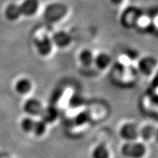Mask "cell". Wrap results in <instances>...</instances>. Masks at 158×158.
<instances>
[{
    "label": "cell",
    "mask_w": 158,
    "mask_h": 158,
    "mask_svg": "<svg viewBox=\"0 0 158 158\" xmlns=\"http://www.w3.org/2000/svg\"><path fill=\"white\" fill-rule=\"evenodd\" d=\"M68 13V8L64 4L54 2L45 7L43 16L49 23H56L64 19Z\"/></svg>",
    "instance_id": "cell-1"
},
{
    "label": "cell",
    "mask_w": 158,
    "mask_h": 158,
    "mask_svg": "<svg viewBox=\"0 0 158 158\" xmlns=\"http://www.w3.org/2000/svg\"><path fill=\"white\" fill-rule=\"evenodd\" d=\"M146 153L144 145L138 142L129 141L122 147V154L127 158H141Z\"/></svg>",
    "instance_id": "cell-2"
},
{
    "label": "cell",
    "mask_w": 158,
    "mask_h": 158,
    "mask_svg": "<svg viewBox=\"0 0 158 158\" xmlns=\"http://www.w3.org/2000/svg\"><path fill=\"white\" fill-rule=\"evenodd\" d=\"M141 19V11L135 7L125 9L121 16V23L125 28H133Z\"/></svg>",
    "instance_id": "cell-3"
},
{
    "label": "cell",
    "mask_w": 158,
    "mask_h": 158,
    "mask_svg": "<svg viewBox=\"0 0 158 158\" xmlns=\"http://www.w3.org/2000/svg\"><path fill=\"white\" fill-rule=\"evenodd\" d=\"M35 45L38 54L42 56H46L50 54L52 50V40L48 35H43L35 40Z\"/></svg>",
    "instance_id": "cell-4"
},
{
    "label": "cell",
    "mask_w": 158,
    "mask_h": 158,
    "mask_svg": "<svg viewBox=\"0 0 158 158\" xmlns=\"http://www.w3.org/2000/svg\"><path fill=\"white\" fill-rule=\"evenodd\" d=\"M39 6V0H24L19 5L21 14L24 16H31L38 10Z\"/></svg>",
    "instance_id": "cell-5"
},
{
    "label": "cell",
    "mask_w": 158,
    "mask_h": 158,
    "mask_svg": "<svg viewBox=\"0 0 158 158\" xmlns=\"http://www.w3.org/2000/svg\"><path fill=\"white\" fill-rule=\"evenodd\" d=\"M52 42L59 48H66L72 42V37L67 31H58L52 37Z\"/></svg>",
    "instance_id": "cell-6"
},
{
    "label": "cell",
    "mask_w": 158,
    "mask_h": 158,
    "mask_svg": "<svg viewBox=\"0 0 158 158\" xmlns=\"http://www.w3.org/2000/svg\"><path fill=\"white\" fill-rule=\"evenodd\" d=\"M120 135L126 141H133L138 135L137 127L132 123L124 124L120 130Z\"/></svg>",
    "instance_id": "cell-7"
},
{
    "label": "cell",
    "mask_w": 158,
    "mask_h": 158,
    "mask_svg": "<svg viewBox=\"0 0 158 158\" xmlns=\"http://www.w3.org/2000/svg\"><path fill=\"white\" fill-rule=\"evenodd\" d=\"M23 110L27 114L31 116L40 115L43 110V106L40 102L36 99H29L26 101L23 106Z\"/></svg>",
    "instance_id": "cell-8"
},
{
    "label": "cell",
    "mask_w": 158,
    "mask_h": 158,
    "mask_svg": "<svg viewBox=\"0 0 158 158\" xmlns=\"http://www.w3.org/2000/svg\"><path fill=\"white\" fill-rule=\"evenodd\" d=\"M156 66V61L151 57H144L140 60L138 68L143 74H149Z\"/></svg>",
    "instance_id": "cell-9"
},
{
    "label": "cell",
    "mask_w": 158,
    "mask_h": 158,
    "mask_svg": "<svg viewBox=\"0 0 158 158\" xmlns=\"http://www.w3.org/2000/svg\"><path fill=\"white\" fill-rule=\"evenodd\" d=\"M40 115L41 116V118L45 123H51L56 119L58 116V112L56 108L52 106H49L45 108H43L42 111Z\"/></svg>",
    "instance_id": "cell-10"
},
{
    "label": "cell",
    "mask_w": 158,
    "mask_h": 158,
    "mask_svg": "<svg viewBox=\"0 0 158 158\" xmlns=\"http://www.w3.org/2000/svg\"><path fill=\"white\" fill-rule=\"evenodd\" d=\"M19 5L15 4H10L5 9V16L9 21H15L21 16Z\"/></svg>",
    "instance_id": "cell-11"
},
{
    "label": "cell",
    "mask_w": 158,
    "mask_h": 158,
    "mask_svg": "<svg viewBox=\"0 0 158 158\" xmlns=\"http://www.w3.org/2000/svg\"><path fill=\"white\" fill-rule=\"evenodd\" d=\"M94 55L92 52L89 49H84L79 55V60H80L81 64L84 66L88 67L90 66L94 62Z\"/></svg>",
    "instance_id": "cell-12"
},
{
    "label": "cell",
    "mask_w": 158,
    "mask_h": 158,
    "mask_svg": "<svg viewBox=\"0 0 158 158\" xmlns=\"http://www.w3.org/2000/svg\"><path fill=\"white\" fill-rule=\"evenodd\" d=\"M94 62L98 68L105 69L110 64V58L109 55L106 53H101L94 59Z\"/></svg>",
    "instance_id": "cell-13"
},
{
    "label": "cell",
    "mask_w": 158,
    "mask_h": 158,
    "mask_svg": "<svg viewBox=\"0 0 158 158\" xmlns=\"http://www.w3.org/2000/svg\"><path fill=\"white\" fill-rule=\"evenodd\" d=\"M31 88V82L29 81L28 79L22 78L20 79L15 84V90L18 93L21 94H27L30 91Z\"/></svg>",
    "instance_id": "cell-14"
},
{
    "label": "cell",
    "mask_w": 158,
    "mask_h": 158,
    "mask_svg": "<svg viewBox=\"0 0 158 158\" xmlns=\"http://www.w3.org/2000/svg\"><path fill=\"white\" fill-rule=\"evenodd\" d=\"M92 158H109L108 150L104 144H99L92 152Z\"/></svg>",
    "instance_id": "cell-15"
},
{
    "label": "cell",
    "mask_w": 158,
    "mask_h": 158,
    "mask_svg": "<svg viewBox=\"0 0 158 158\" xmlns=\"http://www.w3.org/2000/svg\"><path fill=\"white\" fill-rule=\"evenodd\" d=\"M155 129L151 125H147L143 127L140 131V135L144 140H149L155 135Z\"/></svg>",
    "instance_id": "cell-16"
},
{
    "label": "cell",
    "mask_w": 158,
    "mask_h": 158,
    "mask_svg": "<svg viewBox=\"0 0 158 158\" xmlns=\"http://www.w3.org/2000/svg\"><path fill=\"white\" fill-rule=\"evenodd\" d=\"M45 129H46V123L43 120H40V121L35 122L32 131L36 135L40 136L45 133Z\"/></svg>",
    "instance_id": "cell-17"
},
{
    "label": "cell",
    "mask_w": 158,
    "mask_h": 158,
    "mask_svg": "<svg viewBox=\"0 0 158 158\" xmlns=\"http://www.w3.org/2000/svg\"><path fill=\"white\" fill-rule=\"evenodd\" d=\"M34 124L35 121L32 118L27 117L23 118L22 121H21V126L23 131L26 132V133H29V132L32 131L33 127H34Z\"/></svg>",
    "instance_id": "cell-18"
},
{
    "label": "cell",
    "mask_w": 158,
    "mask_h": 158,
    "mask_svg": "<svg viewBox=\"0 0 158 158\" xmlns=\"http://www.w3.org/2000/svg\"><path fill=\"white\" fill-rule=\"evenodd\" d=\"M87 119V116L84 114H81L80 115H78L76 118V122L77 123L81 124H84V122L86 121Z\"/></svg>",
    "instance_id": "cell-19"
},
{
    "label": "cell",
    "mask_w": 158,
    "mask_h": 158,
    "mask_svg": "<svg viewBox=\"0 0 158 158\" xmlns=\"http://www.w3.org/2000/svg\"><path fill=\"white\" fill-rule=\"evenodd\" d=\"M110 2H111L112 4H114V5H118L123 2L124 0H110Z\"/></svg>",
    "instance_id": "cell-20"
},
{
    "label": "cell",
    "mask_w": 158,
    "mask_h": 158,
    "mask_svg": "<svg viewBox=\"0 0 158 158\" xmlns=\"http://www.w3.org/2000/svg\"><path fill=\"white\" fill-rule=\"evenodd\" d=\"M154 136H155V139L157 140V141H158V129L157 130H155V135H154Z\"/></svg>",
    "instance_id": "cell-21"
}]
</instances>
